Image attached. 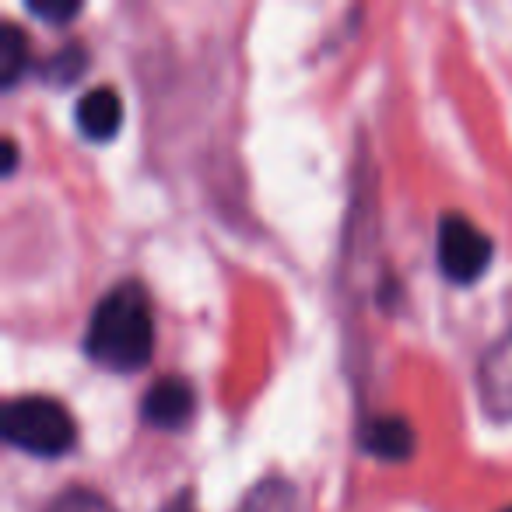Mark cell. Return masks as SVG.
Segmentation results:
<instances>
[{
    "label": "cell",
    "instance_id": "10",
    "mask_svg": "<svg viewBox=\"0 0 512 512\" xmlns=\"http://www.w3.org/2000/svg\"><path fill=\"white\" fill-rule=\"evenodd\" d=\"M85 71H88V50L81 43H67L64 50H57L39 67V74H43L50 85H71V81H78Z\"/></svg>",
    "mask_w": 512,
    "mask_h": 512
},
{
    "label": "cell",
    "instance_id": "7",
    "mask_svg": "<svg viewBox=\"0 0 512 512\" xmlns=\"http://www.w3.org/2000/svg\"><path fill=\"white\" fill-rule=\"evenodd\" d=\"M123 123V99L113 88H92L78 99V127L92 141H109Z\"/></svg>",
    "mask_w": 512,
    "mask_h": 512
},
{
    "label": "cell",
    "instance_id": "15",
    "mask_svg": "<svg viewBox=\"0 0 512 512\" xmlns=\"http://www.w3.org/2000/svg\"><path fill=\"white\" fill-rule=\"evenodd\" d=\"M505 512H512V509H505Z\"/></svg>",
    "mask_w": 512,
    "mask_h": 512
},
{
    "label": "cell",
    "instance_id": "11",
    "mask_svg": "<svg viewBox=\"0 0 512 512\" xmlns=\"http://www.w3.org/2000/svg\"><path fill=\"white\" fill-rule=\"evenodd\" d=\"M43 512H116V505L102 491L85 488V484H71V488L57 491Z\"/></svg>",
    "mask_w": 512,
    "mask_h": 512
},
{
    "label": "cell",
    "instance_id": "2",
    "mask_svg": "<svg viewBox=\"0 0 512 512\" xmlns=\"http://www.w3.org/2000/svg\"><path fill=\"white\" fill-rule=\"evenodd\" d=\"M0 435L32 456H64L78 442L71 411L53 397H11L0 411Z\"/></svg>",
    "mask_w": 512,
    "mask_h": 512
},
{
    "label": "cell",
    "instance_id": "4",
    "mask_svg": "<svg viewBox=\"0 0 512 512\" xmlns=\"http://www.w3.org/2000/svg\"><path fill=\"white\" fill-rule=\"evenodd\" d=\"M477 393L484 411L512 421V330L498 337L477 362Z\"/></svg>",
    "mask_w": 512,
    "mask_h": 512
},
{
    "label": "cell",
    "instance_id": "3",
    "mask_svg": "<svg viewBox=\"0 0 512 512\" xmlns=\"http://www.w3.org/2000/svg\"><path fill=\"white\" fill-rule=\"evenodd\" d=\"M435 249H439V271L446 274L456 285H470L477 281L491 264V235L484 228H477L467 214H442L439 218V239H435Z\"/></svg>",
    "mask_w": 512,
    "mask_h": 512
},
{
    "label": "cell",
    "instance_id": "8",
    "mask_svg": "<svg viewBox=\"0 0 512 512\" xmlns=\"http://www.w3.org/2000/svg\"><path fill=\"white\" fill-rule=\"evenodd\" d=\"M235 512H302L299 491L288 477H264L253 491H246Z\"/></svg>",
    "mask_w": 512,
    "mask_h": 512
},
{
    "label": "cell",
    "instance_id": "6",
    "mask_svg": "<svg viewBox=\"0 0 512 512\" xmlns=\"http://www.w3.org/2000/svg\"><path fill=\"white\" fill-rule=\"evenodd\" d=\"M414 446H418V435L397 414H379L362 428V449L369 456H376V460H407L414 453Z\"/></svg>",
    "mask_w": 512,
    "mask_h": 512
},
{
    "label": "cell",
    "instance_id": "9",
    "mask_svg": "<svg viewBox=\"0 0 512 512\" xmlns=\"http://www.w3.org/2000/svg\"><path fill=\"white\" fill-rule=\"evenodd\" d=\"M29 67V39L15 22L0 25V85L15 88Z\"/></svg>",
    "mask_w": 512,
    "mask_h": 512
},
{
    "label": "cell",
    "instance_id": "5",
    "mask_svg": "<svg viewBox=\"0 0 512 512\" xmlns=\"http://www.w3.org/2000/svg\"><path fill=\"white\" fill-rule=\"evenodd\" d=\"M193 407H197L193 386L183 376H162L144 393L141 414L155 428H183L193 418Z\"/></svg>",
    "mask_w": 512,
    "mask_h": 512
},
{
    "label": "cell",
    "instance_id": "13",
    "mask_svg": "<svg viewBox=\"0 0 512 512\" xmlns=\"http://www.w3.org/2000/svg\"><path fill=\"white\" fill-rule=\"evenodd\" d=\"M0 148H4V165H0V169H4V176H11V172H15V162H18V148H15L11 137L0 141Z\"/></svg>",
    "mask_w": 512,
    "mask_h": 512
},
{
    "label": "cell",
    "instance_id": "1",
    "mask_svg": "<svg viewBox=\"0 0 512 512\" xmlns=\"http://www.w3.org/2000/svg\"><path fill=\"white\" fill-rule=\"evenodd\" d=\"M85 351L109 372H137L155 351L151 302L137 281H123L99 299L85 330Z\"/></svg>",
    "mask_w": 512,
    "mask_h": 512
},
{
    "label": "cell",
    "instance_id": "12",
    "mask_svg": "<svg viewBox=\"0 0 512 512\" xmlns=\"http://www.w3.org/2000/svg\"><path fill=\"white\" fill-rule=\"evenodd\" d=\"M25 8H29L36 18H43V22H57V25H64L81 15L78 0H53V4H46V0H29Z\"/></svg>",
    "mask_w": 512,
    "mask_h": 512
},
{
    "label": "cell",
    "instance_id": "14",
    "mask_svg": "<svg viewBox=\"0 0 512 512\" xmlns=\"http://www.w3.org/2000/svg\"><path fill=\"white\" fill-rule=\"evenodd\" d=\"M162 512H193V505H190V495H186V491H183V495H179V498H172V502L165 505Z\"/></svg>",
    "mask_w": 512,
    "mask_h": 512
}]
</instances>
